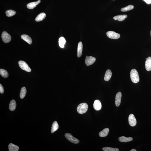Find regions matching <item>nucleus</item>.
<instances>
[{"instance_id":"nucleus-1","label":"nucleus","mask_w":151,"mask_h":151,"mask_svg":"<svg viewBox=\"0 0 151 151\" xmlns=\"http://www.w3.org/2000/svg\"><path fill=\"white\" fill-rule=\"evenodd\" d=\"M130 77L132 82L134 83H137L139 81V74L137 71L135 69L132 70L130 73Z\"/></svg>"},{"instance_id":"nucleus-2","label":"nucleus","mask_w":151,"mask_h":151,"mask_svg":"<svg viewBox=\"0 0 151 151\" xmlns=\"http://www.w3.org/2000/svg\"><path fill=\"white\" fill-rule=\"evenodd\" d=\"M88 106L85 103H83L78 106L77 110L79 113L83 114L85 113L88 110Z\"/></svg>"},{"instance_id":"nucleus-3","label":"nucleus","mask_w":151,"mask_h":151,"mask_svg":"<svg viewBox=\"0 0 151 151\" xmlns=\"http://www.w3.org/2000/svg\"><path fill=\"white\" fill-rule=\"evenodd\" d=\"M19 66L21 68L28 72H31V69L28 64L24 61H20L19 62Z\"/></svg>"},{"instance_id":"nucleus-4","label":"nucleus","mask_w":151,"mask_h":151,"mask_svg":"<svg viewBox=\"0 0 151 151\" xmlns=\"http://www.w3.org/2000/svg\"><path fill=\"white\" fill-rule=\"evenodd\" d=\"M65 136L67 140L73 143L77 144L79 142V141L78 139L73 137L71 134L66 133Z\"/></svg>"},{"instance_id":"nucleus-5","label":"nucleus","mask_w":151,"mask_h":151,"mask_svg":"<svg viewBox=\"0 0 151 151\" xmlns=\"http://www.w3.org/2000/svg\"><path fill=\"white\" fill-rule=\"evenodd\" d=\"M106 34L108 37L112 39H119L120 37V34L113 31H108Z\"/></svg>"},{"instance_id":"nucleus-6","label":"nucleus","mask_w":151,"mask_h":151,"mask_svg":"<svg viewBox=\"0 0 151 151\" xmlns=\"http://www.w3.org/2000/svg\"><path fill=\"white\" fill-rule=\"evenodd\" d=\"M1 38L3 41L5 43L10 42L11 39V35L6 31H4L2 33Z\"/></svg>"},{"instance_id":"nucleus-7","label":"nucleus","mask_w":151,"mask_h":151,"mask_svg":"<svg viewBox=\"0 0 151 151\" xmlns=\"http://www.w3.org/2000/svg\"><path fill=\"white\" fill-rule=\"evenodd\" d=\"M96 61L95 58L91 56H86L85 60L86 65L89 66L94 63Z\"/></svg>"},{"instance_id":"nucleus-8","label":"nucleus","mask_w":151,"mask_h":151,"mask_svg":"<svg viewBox=\"0 0 151 151\" xmlns=\"http://www.w3.org/2000/svg\"><path fill=\"white\" fill-rule=\"evenodd\" d=\"M129 124L132 127H134L137 124V121L133 114H131L129 116Z\"/></svg>"},{"instance_id":"nucleus-9","label":"nucleus","mask_w":151,"mask_h":151,"mask_svg":"<svg viewBox=\"0 0 151 151\" xmlns=\"http://www.w3.org/2000/svg\"><path fill=\"white\" fill-rule=\"evenodd\" d=\"M94 108L96 111H99L102 108V104L99 100H96L94 101L93 105Z\"/></svg>"},{"instance_id":"nucleus-10","label":"nucleus","mask_w":151,"mask_h":151,"mask_svg":"<svg viewBox=\"0 0 151 151\" xmlns=\"http://www.w3.org/2000/svg\"><path fill=\"white\" fill-rule=\"evenodd\" d=\"M122 96V93L120 92H118L117 95H116L115 98V103L117 107L119 106L120 105Z\"/></svg>"},{"instance_id":"nucleus-11","label":"nucleus","mask_w":151,"mask_h":151,"mask_svg":"<svg viewBox=\"0 0 151 151\" xmlns=\"http://www.w3.org/2000/svg\"><path fill=\"white\" fill-rule=\"evenodd\" d=\"M145 66V69L148 71L151 70V57H149L146 60Z\"/></svg>"},{"instance_id":"nucleus-12","label":"nucleus","mask_w":151,"mask_h":151,"mask_svg":"<svg viewBox=\"0 0 151 151\" xmlns=\"http://www.w3.org/2000/svg\"><path fill=\"white\" fill-rule=\"evenodd\" d=\"M83 45L82 42H79L78 45L77 56L78 57H80L82 55Z\"/></svg>"},{"instance_id":"nucleus-13","label":"nucleus","mask_w":151,"mask_h":151,"mask_svg":"<svg viewBox=\"0 0 151 151\" xmlns=\"http://www.w3.org/2000/svg\"><path fill=\"white\" fill-rule=\"evenodd\" d=\"M21 37L23 40L26 41L30 45L32 44V39L28 35L26 34H23L21 36Z\"/></svg>"},{"instance_id":"nucleus-14","label":"nucleus","mask_w":151,"mask_h":151,"mask_svg":"<svg viewBox=\"0 0 151 151\" xmlns=\"http://www.w3.org/2000/svg\"><path fill=\"white\" fill-rule=\"evenodd\" d=\"M41 2V1L39 0L36 2H32L29 3L27 5V6L28 9H33L36 6L39 4Z\"/></svg>"},{"instance_id":"nucleus-15","label":"nucleus","mask_w":151,"mask_h":151,"mask_svg":"<svg viewBox=\"0 0 151 151\" xmlns=\"http://www.w3.org/2000/svg\"><path fill=\"white\" fill-rule=\"evenodd\" d=\"M112 71L109 69H108L106 71L104 78V80L106 81H109L110 79L112 77Z\"/></svg>"},{"instance_id":"nucleus-16","label":"nucleus","mask_w":151,"mask_h":151,"mask_svg":"<svg viewBox=\"0 0 151 151\" xmlns=\"http://www.w3.org/2000/svg\"><path fill=\"white\" fill-rule=\"evenodd\" d=\"M127 17V16L126 15H119L114 17V19L116 20L119 21H123Z\"/></svg>"},{"instance_id":"nucleus-17","label":"nucleus","mask_w":151,"mask_h":151,"mask_svg":"<svg viewBox=\"0 0 151 151\" xmlns=\"http://www.w3.org/2000/svg\"><path fill=\"white\" fill-rule=\"evenodd\" d=\"M46 15L44 13H41L39 14L35 18L36 22H40L43 20L45 18Z\"/></svg>"},{"instance_id":"nucleus-18","label":"nucleus","mask_w":151,"mask_h":151,"mask_svg":"<svg viewBox=\"0 0 151 151\" xmlns=\"http://www.w3.org/2000/svg\"><path fill=\"white\" fill-rule=\"evenodd\" d=\"M118 139L119 141L123 142H130L133 140L132 137H126L124 136L119 137Z\"/></svg>"},{"instance_id":"nucleus-19","label":"nucleus","mask_w":151,"mask_h":151,"mask_svg":"<svg viewBox=\"0 0 151 151\" xmlns=\"http://www.w3.org/2000/svg\"><path fill=\"white\" fill-rule=\"evenodd\" d=\"M109 132V129L108 128L104 129L99 133V135L101 137H105L108 134Z\"/></svg>"},{"instance_id":"nucleus-20","label":"nucleus","mask_w":151,"mask_h":151,"mask_svg":"<svg viewBox=\"0 0 151 151\" xmlns=\"http://www.w3.org/2000/svg\"><path fill=\"white\" fill-rule=\"evenodd\" d=\"M16 101L14 100H11L9 104V108L10 110L13 111L16 109Z\"/></svg>"},{"instance_id":"nucleus-21","label":"nucleus","mask_w":151,"mask_h":151,"mask_svg":"<svg viewBox=\"0 0 151 151\" xmlns=\"http://www.w3.org/2000/svg\"><path fill=\"white\" fill-rule=\"evenodd\" d=\"M19 148L18 146L12 143L10 144L9 145V149L10 151H18Z\"/></svg>"},{"instance_id":"nucleus-22","label":"nucleus","mask_w":151,"mask_h":151,"mask_svg":"<svg viewBox=\"0 0 151 151\" xmlns=\"http://www.w3.org/2000/svg\"><path fill=\"white\" fill-rule=\"evenodd\" d=\"M59 128V125L56 121H55L52 124V128H51V132L52 133H53L57 130Z\"/></svg>"},{"instance_id":"nucleus-23","label":"nucleus","mask_w":151,"mask_h":151,"mask_svg":"<svg viewBox=\"0 0 151 151\" xmlns=\"http://www.w3.org/2000/svg\"><path fill=\"white\" fill-rule=\"evenodd\" d=\"M59 45L61 48H64V45L66 43V40L65 38L63 37H61L59 39Z\"/></svg>"},{"instance_id":"nucleus-24","label":"nucleus","mask_w":151,"mask_h":151,"mask_svg":"<svg viewBox=\"0 0 151 151\" xmlns=\"http://www.w3.org/2000/svg\"><path fill=\"white\" fill-rule=\"evenodd\" d=\"M27 91L26 88L25 87H23L21 89V90L20 93V96L21 99H23L25 96Z\"/></svg>"},{"instance_id":"nucleus-25","label":"nucleus","mask_w":151,"mask_h":151,"mask_svg":"<svg viewBox=\"0 0 151 151\" xmlns=\"http://www.w3.org/2000/svg\"><path fill=\"white\" fill-rule=\"evenodd\" d=\"M0 74L2 77L4 78H7L9 76V73L7 71L4 69H0Z\"/></svg>"},{"instance_id":"nucleus-26","label":"nucleus","mask_w":151,"mask_h":151,"mask_svg":"<svg viewBox=\"0 0 151 151\" xmlns=\"http://www.w3.org/2000/svg\"><path fill=\"white\" fill-rule=\"evenodd\" d=\"M6 16L8 17L14 16L16 14V11L12 10H10L6 11Z\"/></svg>"},{"instance_id":"nucleus-27","label":"nucleus","mask_w":151,"mask_h":151,"mask_svg":"<svg viewBox=\"0 0 151 151\" xmlns=\"http://www.w3.org/2000/svg\"><path fill=\"white\" fill-rule=\"evenodd\" d=\"M134 6L133 5H130L125 7L121 9V11L123 12H125L134 9Z\"/></svg>"},{"instance_id":"nucleus-28","label":"nucleus","mask_w":151,"mask_h":151,"mask_svg":"<svg viewBox=\"0 0 151 151\" xmlns=\"http://www.w3.org/2000/svg\"><path fill=\"white\" fill-rule=\"evenodd\" d=\"M103 150L104 151H119V149L117 148H113L106 147H103L102 148Z\"/></svg>"},{"instance_id":"nucleus-29","label":"nucleus","mask_w":151,"mask_h":151,"mask_svg":"<svg viewBox=\"0 0 151 151\" xmlns=\"http://www.w3.org/2000/svg\"><path fill=\"white\" fill-rule=\"evenodd\" d=\"M4 92V87L1 84H0V93L1 94H3Z\"/></svg>"},{"instance_id":"nucleus-30","label":"nucleus","mask_w":151,"mask_h":151,"mask_svg":"<svg viewBox=\"0 0 151 151\" xmlns=\"http://www.w3.org/2000/svg\"><path fill=\"white\" fill-rule=\"evenodd\" d=\"M145 1L147 4H151V0H143Z\"/></svg>"},{"instance_id":"nucleus-31","label":"nucleus","mask_w":151,"mask_h":151,"mask_svg":"<svg viewBox=\"0 0 151 151\" xmlns=\"http://www.w3.org/2000/svg\"><path fill=\"white\" fill-rule=\"evenodd\" d=\"M130 151H137V150L135 149H133L131 150Z\"/></svg>"},{"instance_id":"nucleus-32","label":"nucleus","mask_w":151,"mask_h":151,"mask_svg":"<svg viewBox=\"0 0 151 151\" xmlns=\"http://www.w3.org/2000/svg\"></svg>"},{"instance_id":"nucleus-33","label":"nucleus","mask_w":151,"mask_h":151,"mask_svg":"<svg viewBox=\"0 0 151 151\" xmlns=\"http://www.w3.org/2000/svg\"></svg>"}]
</instances>
